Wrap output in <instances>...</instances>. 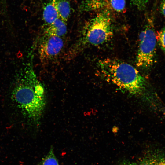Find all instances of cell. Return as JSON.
I'll return each mask as SVG.
<instances>
[{"label":"cell","mask_w":165,"mask_h":165,"mask_svg":"<svg viewBox=\"0 0 165 165\" xmlns=\"http://www.w3.org/2000/svg\"><path fill=\"white\" fill-rule=\"evenodd\" d=\"M1 1H2V2L4 1L5 0H1Z\"/></svg>","instance_id":"17"},{"label":"cell","mask_w":165,"mask_h":165,"mask_svg":"<svg viewBox=\"0 0 165 165\" xmlns=\"http://www.w3.org/2000/svg\"><path fill=\"white\" fill-rule=\"evenodd\" d=\"M98 66L101 73L113 83L130 93L140 92L145 80L131 64L120 60L107 58L100 60Z\"/></svg>","instance_id":"2"},{"label":"cell","mask_w":165,"mask_h":165,"mask_svg":"<svg viewBox=\"0 0 165 165\" xmlns=\"http://www.w3.org/2000/svg\"><path fill=\"white\" fill-rule=\"evenodd\" d=\"M105 0H86L83 3V9L86 10L96 9L107 5Z\"/></svg>","instance_id":"11"},{"label":"cell","mask_w":165,"mask_h":165,"mask_svg":"<svg viewBox=\"0 0 165 165\" xmlns=\"http://www.w3.org/2000/svg\"><path fill=\"white\" fill-rule=\"evenodd\" d=\"M53 1L59 17L66 23L71 15L70 3L67 0H53Z\"/></svg>","instance_id":"8"},{"label":"cell","mask_w":165,"mask_h":165,"mask_svg":"<svg viewBox=\"0 0 165 165\" xmlns=\"http://www.w3.org/2000/svg\"><path fill=\"white\" fill-rule=\"evenodd\" d=\"M139 165H165V150L156 148L148 152Z\"/></svg>","instance_id":"6"},{"label":"cell","mask_w":165,"mask_h":165,"mask_svg":"<svg viewBox=\"0 0 165 165\" xmlns=\"http://www.w3.org/2000/svg\"><path fill=\"white\" fill-rule=\"evenodd\" d=\"M24 80L16 83L13 96L17 106L32 123L38 125L46 105L44 86L33 71L30 72Z\"/></svg>","instance_id":"1"},{"label":"cell","mask_w":165,"mask_h":165,"mask_svg":"<svg viewBox=\"0 0 165 165\" xmlns=\"http://www.w3.org/2000/svg\"><path fill=\"white\" fill-rule=\"evenodd\" d=\"M67 32L66 23L58 17L51 24L46 25L44 35L55 36L62 38L66 34Z\"/></svg>","instance_id":"7"},{"label":"cell","mask_w":165,"mask_h":165,"mask_svg":"<svg viewBox=\"0 0 165 165\" xmlns=\"http://www.w3.org/2000/svg\"><path fill=\"white\" fill-rule=\"evenodd\" d=\"M121 165H137L136 164L134 163L131 162L129 161L125 160L123 161Z\"/></svg>","instance_id":"16"},{"label":"cell","mask_w":165,"mask_h":165,"mask_svg":"<svg viewBox=\"0 0 165 165\" xmlns=\"http://www.w3.org/2000/svg\"><path fill=\"white\" fill-rule=\"evenodd\" d=\"M160 10L162 14L165 17V0H163L161 2Z\"/></svg>","instance_id":"15"},{"label":"cell","mask_w":165,"mask_h":165,"mask_svg":"<svg viewBox=\"0 0 165 165\" xmlns=\"http://www.w3.org/2000/svg\"><path fill=\"white\" fill-rule=\"evenodd\" d=\"M156 34L153 25L148 23L140 32L136 57L138 67L147 68L153 64L156 54Z\"/></svg>","instance_id":"4"},{"label":"cell","mask_w":165,"mask_h":165,"mask_svg":"<svg viewBox=\"0 0 165 165\" xmlns=\"http://www.w3.org/2000/svg\"><path fill=\"white\" fill-rule=\"evenodd\" d=\"M156 38L160 48L165 53V27L156 34Z\"/></svg>","instance_id":"12"},{"label":"cell","mask_w":165,"mask_h":165,"mask_svg":"<svg viewBox=\"0 0 165 165\" xmlns=\"http://www.w3.org/2000/svg\"><path fill=\"white\" fill-rule=\"evenodd\" d=\"M62 38L55 36H43L38 49L39 59L42 63H49L59 57L64 46Z\"/></svg>","instance_id":"5"},{"label":"cell","mask_w":165,"mask_h":165,"mask_svg":"<svg viewBox=\"0 0 165 165\" xmlns=\"http://www.w3.org/2000/svg\"><path fill=\"white\" fill-rule=\"evenodd\" d=\"M38 165H59L52 146H51L47 155L42 159Z\"/></svg>","instance_id":"10"},{"label":"cell","mask_w":165,"mask_h":165,"mask_svg":"<svg viewBox=\"0 0 165 165\" xmlns=\"http://www.w3.org/2000/svg\"><path fill=\"white\" fill-rule=\"evenodd\" d=\"M113 35L110 13L107 10L101 11L85 26L81 37L72 48L71 52L75 55L83 47L102 45L110 40Z\"/></svg>","instance_id":"3"},{"label":"cell","mask_w":165,"mask_h":165,"mask_svg":"<svg viewBox=\"0 0 165 165\" xmlns=\"http://www.w3.org/2000/svg\"><path fill=\"white\" fill-rule=\"evenodd\" d=\"M110 4L115 10L120 12L124 9L125 1V0H110Z\"/></svg>","instance_id":"13"},{"label":"cell","mask_w":165,"mask_h":165,"mask_svg":"<svg viewBox=\"0 0 165 165\" xmlns=\"http://www.w3.org/2000/svg\"><path fill=\"white\" fill-rule=\"evenodd\" d=\"M132 4L138 9H143L149 0H130Z\"/></svg>","instance_id":"14"},{"label":"cell","mask_w":165,"mask_h":165,"mask_svg":"<svg viewBox=\"0 0 165 165\" xmlns=\"http://www.w3.org/2000/svg\"><path fill=\"white\" fill-rule=\"evenodd\" d=\"M42 16L44 22L46 25L51 24L59 17L53 0L47 3L44 6Z\"/></svg>","instance_id":"9"}]
</instances>
